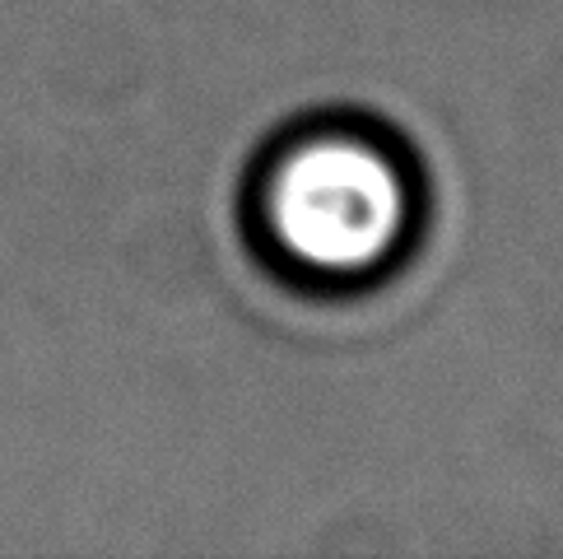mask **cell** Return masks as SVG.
I'll list each match as a JSON object with an SVG mask.
<instances>
[{
	"label": "cell",
	"instance_id": "1",
	"mask_svg": "<svg viewBox=\"0 0 563 559\" xmlns=\"http://www.w3.org/2000/svg\"><path fill=\"white\" fill-rule=\"evenodd\" d=\"M261 248L308 285H368L419 233V173L368 122H312L261 158L252 183Z\"/></svg>",
	"mask_w": 563,
	"mask_h": 559
}]
</instances>
